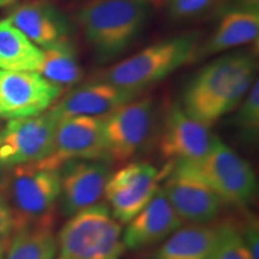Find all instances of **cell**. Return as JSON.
Masks as SVG:
<instances>
[{
	"instance_id": "30",
	"label": "cell",
	"mask_w": 259,
	"mask_h": 259,
	"mask_svg": "<svg viewBox=\"0 0 259 259\" xmlns=\"http://www.w3.org/2000/svg\"><path fill=\"white\" fill-rule=\"evenodd\" d=\"M8 169L9 168H5L3 164H0V190H3V186L5 184L6 176H8Z\"/></svg>"
},
{
	"instance_id": "23",
	"label": "cell",
	"mask_w": 259,
	"mask_h": 259,
	"mask_svg": "<svg viewBox=\"0 0 259 259\" xmlns=\"http://www.w3.org/2000/svg\"><path fill=\"white\" fill-rule=\"evenodd\" d=\"M209 259H251L234 221H223L215 227V238Z\"/></svg>"
},
{
	"instance_id": "7",
	"label": "cell",
	"mask_w": 259,
	"mask_h": 259,
	"mask_svg": "<svg viewBox=\"0 0 259 259\" xmlns=\"http://www.w3.org/2000/svg\"><path fill=\"white\" fill-rule=\"evenodd\" d=\"M155 115L153 100L137 97L103 116L108 160L121 163L138 154L153 135Z\"/></svg>"
},
{
	"instance_id": "21",
	"label": "cell",
	"mask_w": 259,
	"mask_h": 259,
	"mask_svg": "<svg viewBox=\"0 0 259 259\" xmlns=\"http://www.w3.org/2000/svg\"><path fill=\"white\" fill-rule=\"evenodd\" d=\"M37 72L61 89L72 87L83 78L78 54L69 38L42 48V60Z\"/></svg>"
},
{
	"instance_id": "5",
	"label": "cell",
	"mask_w": 259,
	"mask_h": 259,
	"mask_svg": "<svg viewBox=\"0 0 259 259\" xmlns=\"http://www.w3.org/2000/svg\"><path fill=\"white\" fill-rule=\"evenodd\" d=\"M119 222L108 205L97 203L71 216L57 236L67 259H121L125 246Z\"/></svg>"
},
{
	"instance_id": "9",
	"label": "cell",
	"mask_w": 259,
	"mask_h": 259,
	"mask_svg": "<svg viewBox=\"0 0 259 259\" xmlns=\"http://www.w3.org/2000/svg\"><path fill=\"white\" fill-rule=\"evenodd\" d=\"M74 160H108L103 135V118L72 116L60 119L54 132L50 154L36 163L60 169L66 162Z\"/></svg>"
},
{
	"instance_id": "2",
	"label": "cell",
	"mask_w": 259,
	"mask_h": 259,
	"mask_svg": "<svg viewBox=\"0 0 259 259\" xmlns=\"http://www.w3.org/2000/svg\"><path fill=\"white\" fill-rule=\"evenodd\" d=\"M150 16L148 0H92L77 14L87 41L101 63L121 56Z\"/></svg>"
},
{
	"instance_id": "22",
	"label": "cell",
	"mask_w": 259,
	"mask_h": 259,
	"mask_svg": "<svg viewBox=\"0 0 259 259\" xmlns=\"http://www.w3.org/2000/svg\"><path fill=\"white\" fill-rule=\"evenodd\" d=\"M54 226H31L16 231L5 259H53L58 251Z\"/></svg>"
},
{
	"instance_id": "26",
	"label": "cell",
	"mask_w": 259,
	"mask_h": 259,
	"mask_svg": "<svg viewBox=\"0 0 259 259\" xmlns=\"http://www.w3.org/2000/svg\"><path fill=\"white\" fill-rule=\"evenodd\" d=\"M239 228L251 259H259V226L257 218L250 216Z\"/></svg>"
},
{
	"instance_id": "14",
	"label": "cell",
	"mask_w": 259,
	"mask_h": 259,
	"mask_svg": "<svg viewBox=\"0 0 259 259\" xmlns=\"http://www.w3.org/2000/svg\"><path fill=\"white\" fill-rule=\"evenodd\" d=\"M212 137L208 126L187 115L181 106L174 105L164 120L158 149L164 160L196 162L208 153Z\"/></svg>"
},
{
	"instance_id": "17",
	"label": "cell",
	"mask_w": 259,
	"mask_h": 259,
	"mask_svg": "<svg viewBox=\"0 0 259 259\" xmlns=\"http://www.w3.org/2000/svg\"><path fill=\"white\" fill-rule=\"evenodd\" d=\"M6 19L32 44L42 48L67 40L71 30L63 12L47 0H34L16 6Z\"/></svg>"
},
{
	"instance_id": "10",
	"label": "cell",
	"mask_w": 259,
	"mask_h": 259,
	"mask_svg": "<svg viewBox=\"0 0 259 259\" xmlns=\"http://www.w3.org/2000/svg\"><path fill=\"white\" fill-rule=\"evenodd\" d=\"M63 89L36 71L0 70V119L27 118L51 108Z\"/></svg>"
},
{
	"instance_id": "31",
	"label": "cell",
	"mask_w": 259,
	"mask_h": 259,
	"mask_svg": "<svg viewBox=\"0 0 259 259\" xmlns=\"http://www.w3.org/2000/svg\"><path fill=\"white\" fill-rule=\"evenodd\" d=\"M15 0H0V10L4 9V8H8L11 4H14Z\"/></svg>"
},
{
	"instance_id": "1",
	"label": "cell",
	"mask_w": 259,
	"mask_h": 259,
	"mask_svg": "<svg viewBox=\"0 0 259 259\" xmlns=\"http://www.w3.org/2000/svg\"><path fill=\"white\" fill-rule=\"evenodd\" d=\"M257 58L239 51L218 58L191 80L183 96V109L210 127L242 101L257 79Z\"/></svg>"
},
{
	"instance_id": "8",
	"label": "cell",
	"mask_w": 259,
	"mask_h": 259,
	"mask_svg": "<svg viewBox=\"0 0 259 259\" xmlns=\"http://www.w3.org/2000/svg\"><path fill=\"white\" fill-rule=\"evenodd\" d=\"M58 121L51 109L6 121L0 126V164L11 168L44 160L52 149Z\"/></svg>"
},
{
	"instance_id": "3",
	"label": "cell",
	"mask_w": 259,
	"mask_h": 259,
	"mask_svg": "<svg viewBox=\"0 0 259 259\" xmlns=\"http://www.w3.org/2000/svg\"><path fill=\"white\" fill-rule=\"evenodd\" d=\"M3 192L14 233L25 227L54 226L60 194V169L25 163L8 169Z\"/></svg>"
},
{
	"instance_id": "19",
	"label": "cell",
	"mask_w": 259,
	"mask_h": 259,
	"mask_svg": "<svg viewBox=\"0 0 259 259\" xmlns=\"http://www.w3.org/2000/svg\"><path fill=\"white\" fill-rule=\"evenodd\" d=\"M213 238L215 227L194 223L180 227L151 259H209Z\"/></svg>"
},
{
	"instance_id": "25",
	"label": "cell",
	"mask_w": 259,
	"mask_h": 259,
	"mask_svg": "<svg viewBox=\"0 0 259 259\" xmlns=\"http://www.w3.org/2000/svg\"><path fill=\"white\" fill-rule=\"evenodd\" d=\"M220 0H168V14L173 19L198 17L213 8Z\"/></svg>"
},
{
	"instance_id": "24",
	"label": "cell",
	"mask_w": 259,
	"mask_h": 259,
	"mask_svg": "<svg viewBox=\"0 0 259 259\" xmlns=\"http://www.w3.org/2000/svg\"><path fill=\"white\" fill-rule=\"evenodd\" d=\"M235 118V124L245 141L255 142L259 134V83L258 78L246 94Z\"/></svg>"
},
{
	"instance_id": "11",
	"label": "cell",
	"mask_w": 259,
	"mask_h": 259,
	"mask_svg": "<svg viewBox=\"0 0 259 259\" xmlns=\"http://www.w3.org/2000/svg\"><path fill=\"white\" fill-rule=\"evenodd\" d=\"M162 174L149 162H130L109 177L105 197L113 218L128 223L160 189Z\"/></svg>"
},
{
	"instance_id": "4",
	"label": "cell",
	"mask_w": 259,
	"mask_h": 259,
	"mask_svg": "<svg viewBox=\"0 0 259 259\" xmlns=\"http://www.w3.org/2000/svg\"><path fill=\"white\" fill-rule=\"evenodd\" d=\"M198 34L189 32L156 42L96 76L95 80L143 92L197 58Z\"/></svg>"
},
{
	"instance_id": "13",
	"label": "cell",
	"mask_w": 259,
	"mask_h": 259,
	"mask_svg": "<svg viewBox=\"0 0 259 259\" xmlns=\"http://www.w3.org/2000/svg\"><path fill=\"white\" fill-rule=\"evenodd\" d=\"M161 191L183 221L206 225L221 213L225 202L197 177L174 168Z\"/></svg>"
},
{
	"instance_id": "12",
	"label": "cell",
	"mask_w": 259,
	"mask_h": 259,
	"mask_svg": "<svg viewBox=\"0 0 259 259\" xmlns=\"http://www.w3.org/2000/svg\"><path fill=\"white\" fill-rule=\"evenodd\" d=\"M111 168L102 160H74L60 167L58 205L67 218L95 205L105 196Z\"/></svg>"
},
{
	"instance_id": "15",
	"label": "cell",
	"mask_w": 259,
	"mask_h": 259,
	"mask_svg": "<svg viewBox=\"0 0 259 259\" xmlns=\"http://www.w3.org/2000/svg\"><path fill=\"white\" fill-rule=\"evenodd\" d=\"M139 94L142 92L95 80L76 87L50 109L58 120L72 116L103 118L120 106L137 99Z\"/></svg>"
},
{
	"instance_id": "20",
	"label": "cell",
	"mask_w": 259,
	"mask_h": 259,
	"mask_svg": "<svg viewBox=\"0 0 259 259\" xmlns=\"http://www.w3.org/2000/svg\"><path fill=\"white\" fill-rule=\"evenodd\" d=\"M41 60L42 50L9 19H0V70L37 72Z\"/></svg>"
},
{
	"instance_id": "28",
	"label": "cell",
	"mask_w": 259,
	"mask_h": 259,
	"mask_svg": "<svg viewBox=\"0 0 259 259\" xmlns=\"http://www.w3.org/2000/svg\"><path fill=\"white\" fill-rule=\"evenodd\" d=\"M241 4V8L248 9H259V0H239Z\"/></svg>"
},
{
	"instance_id": "29",
	"label": "cell",
	"mask_w": 259,
	"mask_h": 259,
	"mask_svg": "<svg viewBox=\"0 0 259 259\" xmlns=\"http://www.w3.org/2000/svg\"><path fill=\"white\" fill-rule=\"evenodd\" d=\"M10 239H6V240L0 241V259H5L6 250H8L9 244H10Z\"/></svg>"
},
{
	"instance_id": "6",
	"label": "cell",
	"mask_w": 259,
	"mask_h": 259,
	"mask_svg": "<svg viewBox=\"0 0 259 259\" xmlns=\"http://www.w3.org/2000/svg\"><path fill=\"white\" fill-rule=\"evenodd\" d=\"M174 168L198 178L225 203L246 206L257 196V177L251 164L218 136L212 137L210 149L203 158L180 162Z\"/></svg>"
},
{
	"instance_id": "18",
	"label": "cell",
	"mask_w": 259,
	"mask_h": 259,
	"mask_svg": "<svg viewBox=\"0 0 259 259\" xmlns=\"http://www.w3.org/2000/svg\"><path fill=\"white\" fill-rule=\"evenodd\" d=\"M259 9L240 8L227 11L209 40L197 51V57H209L258 38Z\"/></svg>"
},
{
	"instance_id": "16",
	"label": "cell",
	"mask_w": 259,
	"mask_h": 259,
	"mask_svg": "<svg viewBox=\"0 0 259 259\" xmlns=\"http://www.w3.org/2000/svg\"><path fill=\"white\" fill-rule=\"evenodd\" d=\"M183 225V220L158 189L150 202L128 222L122 242L127 250H143L163 241Z\"/></svg>"
},
{
	"instance_id": "32",
	"label": "cell",
	"mask_w": 259,
	"mask_h": 259,
	"mask_svg": "<svg viewBox=\"0 0 259 259\" xmlns=\"http://www.w3.org/2000/svg\"><path fill=\"white\" fill-rule=\"evenodd\" d=\"M57 259H67V258H65V257H63V255H59V257H58Z\"/></svg>"
},
{
	"instance_id": "27",
	"label": "cell",
	"mask_w": 259,
	"mask_h": 259,
	"mask_svg": "<svg viewBox=\"0 0 259 259\" xmlns=\"http://www.w3.org/2000/svg\"><path fill=\"white\" fill-rule=\"evenodd\" d=\"M14 234V221L3 190H0V241L10 239Z\"/></svg>"
}]
</instances>
